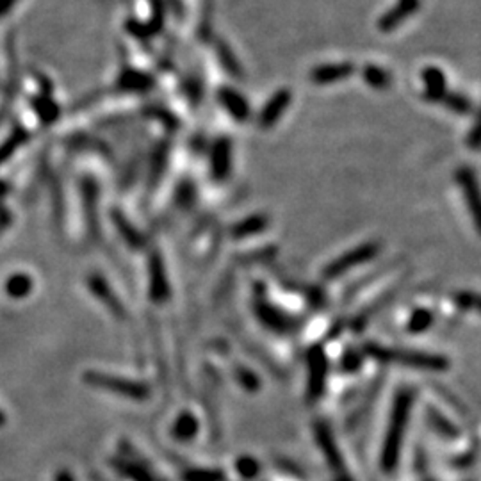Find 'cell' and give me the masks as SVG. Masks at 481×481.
<instances>
[{
	"mask_svg": "<svg viewBox=\"0 0 481 481\" xmlns=\"http://www.w3.org/2000/svg\"><path fill=\"white\" fill-rule=\"evenodd\" d=\"M412 400H414L412 390H401L398 394L396 401H394L389 431H387V441H385L383 446V458H381L383 467L387 470H390L396 465L398 456H400V448L401 442H403V433L405 428H407L408 414L412 410Z\"/></svg>",
	"mask_w": 481,
	"mask_h": 481,
	"instance_id": "1",
	"label": "cell"
},
{
	"mask_svg": "<svg viewBox=\"0 0 481 481\" xmlns=\"http://www.w3.org/2000/svg\"><path fill=\"white\" fill-rule=\"evenodd\" d=\"M373 355H376L381 360H389V362H400L401 366L414 367V369L422 371H444L448 367V360L441 355H429V353L419 352H393V349L374 348L371 349Z\"/></svg>",
	"mask_w": 481,
	"mask_h": 481,
	"instance_id": "2",
	"label": "cell"
},
{
	"mask_svg": "<svg viewBox=\"0 0 481 481\" xmlns=\"http://www.w3.org/2000/svg\"><path fill=\"white\" fill-rule=\"evenodd\" d=\"M86 381L95 387H102V389H108L111 393L120 394V396L130 398V400H146L150 396V389L144 383L139 381H130V380H122L118 376H111V374L104 373H88L86 374Z\"/></svg>",
	"mask_w": 481,
	"mask_h": 481,
	"instance_id": "3",
	"label": "cell"
},
{
	"mask_svg": "<svg viewBox=\"0 0 481 481\" xmlns=\"http://www.w3.org/2000/svg\"><path fill=\"white\" fill-rule=\"evenodd\" d=\"M378 253V245L374 243H366V245H360L357 248L349 250L344 255L337 257L333 262H330V266L325 270L326 278H335L341 277V274L348 273L353 267L360 266L364 262H369L374 255Z\"/></svg>",
	"mask_w": 481,
	"mask_h": 481,
	"instance_id": "4",
	"label": "cell"
},
{
	"mask_svg": "<svg viewBox=\"0 0 481 481\" xmlns=\"http://www.w3.org/2000/svg\"><path fill=\"white\" fill-rule=\"evenodd\" d=\"M230 168H232V144L228 139H219L212 146L211 153L212 177L223 180L230 173Z\"/></svg>",
	"mask_w": 481,
	"mask_h": 481,
	"instance_id": "5",
	"label": "cell"
},
{
	"mask_svg": "<svg viewBox=\"0 0 481 481\" xmlns=\"http://www.w3.org/2000/svg\"><path fill=\"white\" fill-rule=\"evenodd\" d=\"M289 102H291V95H289L287 89H284V91H278L277 95H274L273 98L267 102L266 108L262 109V112H260V125H262L264 129H267V127H273L274 123L280 120V116L285 112Z\"/></svg>",
	"mask_w": 481,
	"mask_h": 481,
	"instance_id": "6",
	"label": "cell"
},
{
	"mask_svg": "<svg viewBox=\"0 0 481 481\" xmlns=\"http://www.w3.org/2000/svg\"><path fill=\"white\" fill-rule=\"evenodd\" d=\"M219 102L225 105L226 111L233 116L236 120H246L250 115V105L248 102L243 98L237 91L230 88H221L219 89Z\"/></svg>",
	"mask_w": 481,
	"mask_h": 481,
	"instance_id": "7",
	"label": "cell"
},
{
	"mask_svg": "<svg viewBox=\"0 0 481 481\" xmlns=\"http://www.w3.org/2000/svg\"><path fill=\"white\" fill-rule=\"evenodd\" d=\"M257 315L262 321V325H266L270 330H274V332H285V330H289V326L293 325V321L284 312L274 308L273 305H259Z\"/></svg>",
	"mask_w": 481,
	"mask_h": 481,
	"instance_id": "8",
	"label": "cell"
},
{
	"mask_svg": "<svg viewBox=\"0 0 481 481\" xmlns=\"http://www.w3.org/2000/svg\"><path fill=\"white\" fill-rule=\"evenodd\" d=\"M353 71V66L348 63L342 64H328V66H319L312 71V81L318 84H332V82L342 81Z\"/></svg>",
	"mask_w": 481,
	"mask_h": 481,
	"instance_id": "9",
	"label": "cell"
},
{
	"mask_svg": "<svg viewBox=\"0 0 481 481\" xmlns=\"http://www.w3.org/2000/svg\"><path fill=\"white\" fill-rule=\"evenodd\" d=\"M150 271H152V274H150V291H152V298L157 301H163L164 298L170 294V287H168V282L166 278H164V266L163 262H161L159 257H153L152 262H150Z\"/></svg>",
	"mask_w": 481,
	"mask_h": 481,
	"instance_id": "10",
	"label": "cell"
},
{
	"mask_svg": "<svg viewBox=\"0 0 481 481\" xmlns=\"http://www.w3.org/2000/svg\"><path fill=\"white\" fill-rule=\"evenodd\" d=\"M458 182H460V187H462L463 195H465L467 204H469L470 211H473L474 221L477 223V182H476V175H474V171L469 170V168H463V170L458 173Z\"/></svg>",
	"mask_w": 481,
	"mask_h": 481,
	"instance_id": "11",
	"label": "cell"
},
{
	"mask_svg": "<svg viewBox=\"0 0 481 481\" xmlns=\"http://www.w3.org/2000/svg\"><path fill=\"white\" fill-rule=\"evenodd\" d=\"M198 431V419L191 412H182L173 424V437L178 441H191Z\"/></svg>",
	"mask_w": 481,
	"mask_h": 481,
	"instance_id": "12",
	"label": "cell"
},
{
	"mask_svg": "<svg viewBox=\"0 0 481 481\" xmlns=\"http://www.w3.org/2000/svg\"><path fill=\"white\" fill-rule=\"evenodd\" d=\"M422 77H424L426 82V95H428L429 98L437 100V98H441V96L444 95L446 81L441 70H437V68H428V70L422 74Z\"/></svg>",
	"mask_w": 481,
	"mask_h": 481,
	"instance_id": "13",
	"label": "cell"
},
{
	"mask_svg": "<svg viewBox=\"0 0 481 481\" xmlns=\"http://www.w3.org/2000/svg\"><path fill=\"white\" fill-rule=\"evenodd\" d=\"M417 4H419L417 0H401L394 11L385 16L381 27H383V29H393V27H396L398 23L403 22L408 15H412V13L417 9Z\"/></svg>",
	"mask_w": 481,
	"mask_h": 481,
	"instance_id": "14",
	"label": "cell"
},
{
	"mask_svg": "<svg viewBox=\"0 0 481 481\" xmlns=\"http://www.w3.org/2000/svg\"><path fill=\"white\" fill-rule=\"evenodd\" d=\"M33 289V280L29 274H15L6 284V291L11 298H23L30 293Z\"/></svg>",
	"mask_w": 481,
	"mask_h": 481,
	"instance_id": "15",
	"label": "cell"
},
{
	"mask_svg": "<svg viewBox=\"0 0 481 481\" xmlns=\"http://www.w3.org/2000/svg\"><path fill=\"white\" fill-rule=\"evenodd\" d=\"M433 321H435V318H433V314L428 308H417V311L412 314V318L408 319L407 328L410 333H422L428 328H431Z\"/></svg>",
	"mask_w": 481,
	"mask_h": 481,
	"instance_id": "16",
	"label": "cell"
},
{
	"mask_svg": "<svg viewBox=\"0 0 481 481\" xmlns=\"http://www.w3.org/2000/svg\"><path fill=\"white\" fill-rule=\"evenodd\" d=\"M264 226H266V219L259 218V216H253V218L245 219V221L240 223V225H237L236 228H233V233H236V237L252 236V233L260 232Z\"/></svg>",
	"mask_w": 481,
	"mask_h": 481,
	"instance_id": "17",
	"label": "cell"
},
{
	"mask_svg": "<svg viewBox=\"0 0 481 481\" xmlns=\"http://www.w3.org/2000/svg\"><path fill=\"white\" fill-rule=\"evenodd\" d=\"M364 77L371 86H376V88H385L389 84V75L385 74L383 70H380V68H367L364 71Z\"/></svg>",
	"mask_w": 481,
	"mask_h": 481,
	"instance_id": "18",
	"label": "cell"
},
{
	"mask_svg": "<svg viewBox=\"0 0 481 481\" xmlns=\"http://www.w3.org/2000/svg\"><path fill=\"white\" fill-rule=\"evenodd\" d=\"M237 470H239L240 474H245V476H255L257 473V462L255 460H250V458H245L240 460V462H237Z\"/></svg>",
	"mask_w": 481,
	"mask_h": 481,
	"instance_id": "19",
	"label": "cell"
},
{
	"mask_svg": "<svg viewBox=\"0 0 481 481\" xmlns=\"http://www.w3.org/2000/svg\"><path fill=\"white\" fill-rule=\"evenodd\" d=\"M16 0H0V16L4 15L6 11H9L11 9V6L15 4Z\"/></svg>",
	"mask_w": 481,
	"mask_h": 481,
	"instance_id": "20",
	"label": "cell"
},
{
	"mask_svg": "<svg viewBox=\"0 0 481 481\" xmlns=\"http://www.w3.org/2000/svg\"><path fill=\"white\" fill-rule=\"evenodd\" d=\"M56 481H74V477H71V474L66 473V470H61V473H57Z\"/></svg>",
	"mask_w": 481,
	"mask_h": 481,
	"instance_id": "21",
	"label": "cell"
},
{
	"mask_svg": "<svg viewBox=\"0 0 481 481\" xmlns=\"http://www.w3.org/2000/svg\"><path fill=\"white\" fill-rule=\"evenodd\" d=\"M2 424H4V415L0 414V426H2Z\"/></svg>",
	"mask_w": 481,
	"mask_h": 481,
	"instance_id": "22",
	"label": "cell"
}]
</instances>
